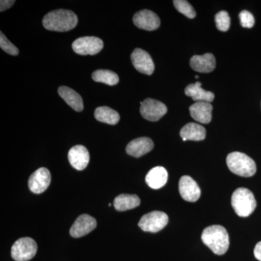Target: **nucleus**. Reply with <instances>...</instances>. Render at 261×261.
Instances as JSON below:
<instances>
[{
  "instance_id": "nucleus-26",
  "label": "nucleus",
  "mask_w": 261,
  "mask_h": 261,
  "mask_svg": "<svg viewBox=\"0 0 261 261\" xmlns=\"http://www.w3.org/2000/svg\"><path fill=\"white\" fill-rule=\"evenodd\" d=\"M215 21H216V27L221 32H227L229 29L231 20L227 12L220 11L215 17Z\"/></svg>"
},
{
  "instance_id": "nucleus-17",
  "label": "nucleus",
  "mask_w": 261,
  "mask_h": 261,
  "mask_svg": "<svg viewBox=\"0 0 261 261\" xmlns=\"http://www.w3.org/2000/svg\"><path fill=\"white\" fill-rule=\"evenodd\" d=\"M213 106L211 103L197 102L190 107V115L195 121L207 124L212 120Z\"/></svg>"
},
{
  "instance_id": "nucleus-3",
  "label": "nucleus",
  "mask_w": 261,
  "mask_h": 261,
  "mask_svg": "<svg viewBox=\"0 0 261 261\" xmlns=\"http://www.w3.org/2000/svg\"><path fill=\"white\" fill-rule=\"evenodd\" d=\"M228 169L243 177H251L256 172V164L251 158L240 152L228 154L226 158Z\"/></svg>"
},
{
  "instance_id": "nucleus-20",
  "label": "nucleus",
  "mask_w": 261,
  "mask_h": 261,
  "mask_svg": "<svg viewBox=\"0 0 261 261\" xmlns=\"http://www.w3.org/2000/svg\"><path fill=\"white\" fill-rule=\"evenodd\" d=\"M185 94L192 99L198 102H213L214 99V94L213 92L206 91L202 88V84L200 82H196L195 84H190L185 89Z\"/></svg>"
},
{
  "instance_id": "nucleus-10",
  "label": "nucleus",
  "mask_w": 261,
  "mask_h": 261,
  "mask_svg": "<svg viewBox=\"0 0 261 261\" xmlns=\"http://www.w3.org/2000/svg\"><path fill=\"white\" fill-rule=\"evenodd\" d=\"M132 64L140 73L146 75H152L154 70V65L152 58L142 49H135L130 56Z\"/></svg>"
},
{
  "instance_id": "nucleus-29",
  "label": "nucleus",
  "mask_w": 261,
  "mask_h": 261,
  "mask_svg": "<svg viewBox=\"0 0 261 261\" xmlns=\"http://www.w3.org/2000/svg\"><path fill=\"white\" fill-rule=\"evenodd\" d=\"M15 1H10V0H2L0 2V11L3 12L9 9L14 4Z\"/></svg>"
},
{
  "instance_id": "nucleus-9",
  "label": "nucleus",
  "mask_w": 261,
  "mask_h": 261,
  "mask_svg": "<svg viewBox=\"0 0 261 261\" xmlns=\"http://www.w3.org/2000/svg\"><path fill=\"white\" fill-rule=\"evenodd\" d=\"M51 174L46 168H40L32 173L29 179V187L34 194L45 192L50 185Z\"/></svg>"
},
{
  "instance_id": "nucleus-11",
  "label": "nucleus",
  "mask_w": 261,
  "mask_h": 261,
  "mask_svg": "<svg viewBox=\"0 0 261 261\" xmlns=\"http://www.w3.org/2000/svg\"><path fill=\"white\" fill-rule=\"evenodd\" d=\"M97 227V221L88 214L81 215L75 220L70 229L73 238H80L88 234Z\"/></svg>"
},
{
  "instance_id": "nucleus-23",
  "label": "nucleus",
  "mask_w": 261,
  "mask_h": 261,
  "mask_svg": "<svg viewBox=\"0 0 261 261\" xmlns=\"http://www.w3.org/2000/svg\"><path fill=\"white\" fill-rule=\"evenodd\" d=\"M94 117L98 121L110 125H116L120 121L119 113L107 106L97 108L94 111Z\"/></svg>"
},
{
  "instance_id": "nucleus-22",
  "label": "nucleus",
  "mask_w": 261,
  "mask_h": 261,
  "mask_svg": "<svg viewBox=\"0 0 261 261\" xmlns=\"http://www.w3.org/2000/svg\"><path fill=\"white\" fill-rule=\"evenodd\" d=\"M140 202V197L137 195L122 194L115 198L113 205L118 211H126L138 207Z\"/></svg>"
},
{
  "instance_id": "nucleus-31",
  "label": "nucleus",
  "mask_w": 261,
  "mask_h": 261,
  "mask_svg": "<svg viewBox=\"0 0 261 261\" xmlns=\"http://www.w3.org/2000/svg\"><path fill=\"white\" fill-rule=\"evenodd\" d=\"M195 78L196 79H198L199 78V75H196Z\"/></svg>"
},
{
  "instance_id": "nucleus-1",
  "label": "nucleus",
  "mask_w": 261,
  "mask_h": 261,
  "mask_svg": "<svg viewBox=\"0 0 261 261\" xmlns=\"http://www.w3.org/2000/svg\"><path fill=\"white\" fill-rule=\"evenodd\" d=\"M44 28L53 32H65L72 30L78 23L77 15L68 10H57L47 13L42 20Z\"/></svg>"
},
{
  "instance_id": "nucleus-2",
  "label": "nucleus",
  "mask_w": 261,
  "mask_h": 261,
  "mask_svg": "<svg viewBox=\"0 0 261 261\" xmlns=\"http://www.w3.org/2000/svg\"><path fill=\"white\" fill-rule=\"evenodd\" d=\"M202 242L216 255H222L229 247V237L224 226L213 225L205 228L201 236Z\"/></svg>"
},
{
  "instance_id": "nucleus-6",
  "label": "nucleus",
  "mask_w": 261,
  "mask_h": 261,
  "mask_svg": "<svg viewBox=\"0 0 261 261\" xmlns=\"http://www.w3.org/2000/svg\"><path fill=\"white\" fill-rule=\"evenodd\" d=\"M167 214L161 211H152L142 216L139 226L144 231L155 233L162 230L168 224Z\"/></svg>"
},
{
  "instance_id": "nucleus-18",
  "label": "nucleus",
  "mask_w": 261,
  "mask_h": 261,
  "mask_svg": "<svg viewBox=\"0 0 261 261\" xmlns=\"http://www.w3.org/2000/svg\"><path fill=\"white\" fill-rule=\"evenodd\" d=\"M147 185L153 190H159L166 185L168 181V172L162 166H157L151 169L146 176Z\"/></svg>"
},
{
  "instance_id": "nucleus-15",
  "label": "nucleus",
  "mask_w": 261,
  "mask_h": 261,
  "mask_svg": "<svg viewBox=\"0 0 261 261\" xmlns=\"http://www.w3.org/2000/svg\"><path fill=\"white\" fill-rule=\"evenodd\" d=\"M154 143L148 137H140L130 141L126 147V152L135 158H140L150 152Z\"/></svg>"
},
{
  "instance_id": "nucleus-21",
  "label": "nucleus",
  "mask_w": 261,
  "mask_h": 261,
  "mask_svg": "<svg viewBox=\"0 0 261 261\" xmlns=\"http://www.w3.org/2000/svg\"><path fill=\"white\" fill-rule=\"evenodd\" d=\"M180 136L183 141H202L205 140L206 130L197 123H187L180 130Z\"/></svg>"
},
{
  "instance_id": "nucleus-16",
  "label": "nucleus",
  "mask_w": 261,
  "mask_h": 261,
  "mask_svg": "<svg viewBox=\"0 0 261 261\" xmlns=\"http://www.w3.org/2000/svg\"><path fill=\"white\" fill-rule=\"evenodd\" d=\"M190 66L199 73H211L216 68V58L211 53L195 56L190 59Z\"/></svg>"
},
{
  "instance_id": "nucleus-25",
  "label": "nucleus",
  "mask_w": 261,
  "mask_h": 261,
  "mask_svg": "<svg viewBox=\"0 0 261 261\" xmlns=\"http://www.w3.org/2000/svg\"><path fill=\"white\" fill-rule=\"evenodd\" d=\"M173 5L179 13L185 15L187 18L190 19L195 18V10L188 2L185 1V0H174Z\"/></svg>"
},
{
  "instance_id": "nucleus-24",
  "label": "nucleus",
  "mask_w": 261,
  "mask_h": 261,
  "mask_svg": "<svg viewBox=\"0 0 261 261\" xmlns=\"http://www.w3.org/2000/svg\"><path fill=\"white\" fill-rule=\"evenodd\" d=\"M92 77L94 82H100L109 86L116 85L119 82L118 75L109 70H96L92 73Z\"/></svg>"
},
{
  "instance_id": "nucleus-30",
  "label": "nucleus",
  "mask_w": 261,
  "mask_h": 261,
  "mask_svg": "<svg viewBox=\"0 0 261 261\" xmlns=\"http://www.w3.org/2000/svg\"><path fill=\"white\" fill-rule=\"evenodd\" d=\"M254 255L257 260L261 261V242H259L255 245V249H254Z\"/></svg>"
},
{
  "instance_id": "nucleus-8",
  "label": "nucleus",
  "mask_w": 261,
  "mask_h": 261,
  "mask_svg": "<svg viewBox=\"0 0 261 261\" xmlns=\"http://www.w3.org/2000/svg\"><path fill=\"white\" fill-rule=\"evenodd\" d=\"M166 105L156 99H146L141 102L140 113L145 119L149 121H158L167 113Z\"/></svg>"
},
{
  "instance_id": "nucleus-28",
  "label": "nucleus",
  "mask_w": 261,
  "mask_h": 261,
  "mask_svg": "<svg viewBox=\"0 0 261 261\" xmlns=\"http://www.w3.org/2000/svg\"><path fill=\"white\" fill-rule=\"evenodd\" d=\"M240 23L244 28L250 29L255 24V18L250 12L243 10L240 13Z\"/></svg>"
},
{
  "instance_id": "nucleus-7",
  "label": "nucleus",
  "mask_w": 261,
  "mask_h": 261,
  "mask_svg": "<svg viewBox=\"0 0 261 261\" xmlns=\"http://www.w3.org/2000/svg\"><path fill=\"white\" fill-rule=\"evenodd\" d=\"M73 51L81 56H94L102 50V39L96 37L79 38L72 44Z\"/></svg>"
},
{
  "instance_id": "nucleus-27",
  "label": "nucleus",
  "mask_w": 261,
  "mask_h": 261,
  "mask_svg": "<svg viewBox=\"0 0 261 261\" xmlns=\"http://www.w3.org/2000/svg\"><path fill=\"white\" fill-rule=\"evenodd\" d=\"M0 47L2 49H3L5 51H6L8 54L11 55V56H18L19 50L18 48L15 47L14 44H12L11 42L7 39L5 37V34L3 32L0 34Z\"/></svg>"
},
{
  "instance_id": "nucleus-4",
  "label": "nucleus",
  "mask_w": 261,
  "mask_h": 261,
  "mask_svg": "<svg viewBox=\"0 0 261 261\" xmlns=\"http://www.w3.org/2000/svg\"><path fill=\"white\" fill-rule=\"evenodd\" d=\"M231 205L240 217H248L255 211L257 203L253 193L248 189L238 188L231 196Z\"/></svg>"
},
{
  "instance_id": "nucleus-13",
  "label": "nucleus",
  "mask_w": 261,
  "mask_h": 261,
  "mask_svg": "<svg viewBox=\"0 0 261 261\" xmlns=\"http://www.w3.org/2000/svg\"><path fill=\"white\" fill-rule=\"evenodd\" d=\"M133 21L137 28L146 31L156 30L161 25V20L158 15L148 10H141L136 13Z\"/></svg>"
},
{
  "instance_id": "nucleus-19",
  "label": "nucleus",
  "mask_w": 261,
  "mask_h": 261,
  "mask_svg": "<svg viewBox=\"0 0 261 261\" xmlns=\"http://www.w3.org/2000/svg\"><path fill=\"white\" fill-rule=\"evenodd\" d=\"M58 93H59L61 98L64 99L65 102L70 108H73L74 111H77V112H81V111H83V99H82L80 94L75 92L73 89L63 86V87L58 89Z\"/></svg>"
},
{
  "instance_id": "nucleus-12",
  "label": "nucleus",
  "mask_w": 261,
  "mask_h": 261,
  "mask_svg": "<svg viewBox=\"0 0 261 261\" xmlns=\"http://www.w3.org/2000/svg\"><path fill=\"white\" fill-rule=\"evenodd\" d=\"M178 190L182 198L187 202H195L200 197V187L190 176H184L180 178Z\"/></svg>"
},
{
  "instance_id": "nucleus-14",
  "label": "nucleus",
  "mask_w": 261,
  "mask_h": 261,
  "mask_svg": "<svg viewBox=\"0 0 261 261\" xmlns=\"http://www.w3.org/2000/svg\"><path fill=\"white\" fill-rule=\"evenodd\" d=\"M68 160L70 165L78 171H83L88 166L90 156L89 151L84 146L76 145L68 152Z\"/></svg>"
},
{
  "instance_id": "nucleus-5",
  "label": "nucleus",
  "mask_w": 261,
  "mask_h": 261,
  "mask_svg": "<svg viewBox=\"0 0 261 261\" xmlns=\"http://www.w3.org/2000/svg\"><path fill=\"white\" fill-rule=\"evenodd\" d=\"M37 245L31 238H23L17 240L11 248V256L16 261H28L35 256Z\"/></svg>"
}]
</instances>
